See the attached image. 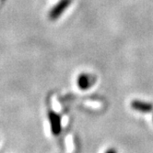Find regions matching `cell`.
Segmentation results:
<instances>
[{"instance_id":"cell-1","label":"cell","mask_w":153,"mask_h":153,"mask_svg":"<svg viewBox=\"0 0 153 153\" xmlns=\"http://www.w3.org/2000/svg\"><path fill=\"white\" fill-rule=\"evenodd\" d=\"M48 119L50 123L51 132L54 136H59L62 131V121L61 117L53 110L48 111Z\"/></svg>"},{"instance_id":"cell-2","label":"cell","mask_w":153,"mask_h":153,"mask_svg":"<svg viewBox=\"0 0 153 153\" xmlns=\"http://www.w3.org/2000/svg\"><path fill=\"white\" fill-rule=\"evenodd\" d=\"M72 0H60V1L55 5L49 12V19L50 20H57L59 19L62 14L66 10V8L71 5Z\"/></svg>"},{"instance_id":"cell-3","label":"cell","mask_w":153,"mask_h":153,"mask_svg":"<svg viewBox=\"0 0 153 153\" xmlns=\"http://www.w3.org/2000/svg\"><path fill=\"white\" fill-rule=\"evenodd\" d=\"M131 107L140 113H150L153 111V104L141 100H133L131 102Z\"/></svg>"},{"instance_id":"cell-4","label":"cell","mask_w":153,"mask_h":153,"mask_svg":"<svg viewBox=\"0 0 153 153\" xmlns=\"http://www.w3.org/2000/svg\"><path fill=\"white\" fill-rule=\"evenodd\" d=\"M78 86L81 90H87L91 86V76L88 74H81L78 77Z\"/></svg>"},{"instance_id":"cell-5","label":"cell","mask_w":153,"mask_h":153,"mask_svg":"<svg viewBox=\"0 0 153 153\" xmlns=\"http://www.w3.org/2000/svg\"><path fill=\"white\" fill-rule=\"evenodd\" d=\"M105 153H117V150L115 148H110L105 151Z\"/></svg>"}]
</instances>
